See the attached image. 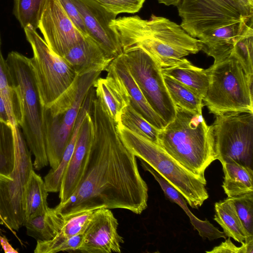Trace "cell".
I'll list each match as a JSON object with an SVG mask.
<instances>
[{
    "instance_id": "cell-18",
    "label": "cell",
    "mask_w": 253,
    "mask_h": 253,
    "mask_svg": "<svg viewBox=\"0 0 253 253\" xmlns=\"http://www.w3.org/2000/svg\"><path fill=\"white\" fill-rule=\"evenodd\" d=\"M62 58L78 76L92 71H106L114 59L88 35L73 46Z\"/></svg>"
},
{
    "instance_id": "cell-2",
    "label": "cell",
    "mask_w": 253,
    "mask_h": 253,
    "mask_svg": "<svg viewBox=\"0 0 253 253\" xmlns=\"http://www.w3.org/2000/svg\"><path fill=\"white\" fill-rule=\"evenodd\" d=\"M110 27L124 52L141 49L161 68L172 66L203 47L201 41L191 37L180 25L153 14L149 20L137 15L120 17L111 22Z\"/></svg>"
},
{
    "instance_id": "cell-26",
    "label": "cell",
    "mask_w": 253,
    "mask_h": 253,
    "mask_svg": "<svg viewBox=\"0 0 253 253\" xmlns=\"http://www.w3.org/2000/svg\"><path fill=\"white\" fill-rule=\"evenodd\" d=\"M48 193L44 181L33 170L24 192V223L45 212L48 209Z\"/></svg>"
},
{
    "instance_id": "cell-12",
    "label": "cell",
    "mask_w": 253,
    "mask_h": 253,
    "mask_svg": "<svg viewBox=\"0 0 253 253\" xmlns=\"http://www.w3.org/2000/svg\"><path fill=\"white\" fill-rule=\"evenodd\" d=\"M102 72L92 71L80 77L77 97L64 114L52 115L42 107V126L48 164L54 170L58 167L69 142L84 100Z\"/></svg>"
},
{
    "instance_id": "cell-33",
    "label": "cell",
    "mask_w": 253,
    "mask_h": 253,
    "mask_svg": "<svg viewBox=\"0 0 253 253\" xmlns=\"http://www.w3.org/2000/svg\"><path fill=\"white\" fill-rule=\"evenodd\" d=\"M45 0H14L13 13L21 27H28L36 30Z\"/></svg>"
},
{
    "instance_id": "cell-19",
    "label": "cell",
    "mask_w": 253,
    "mask_h": 253,
    "mask_svg": "<svg viewBox=\"0 0 253 253\" xmlns=\"http://www.w3.org/2000/svg\"><path fill=\"white\" fill-rule=\"evenodd\" d=\"M106 71V77L98 78L93 84L95 95L102 101L118 124L123 110L130 103V99L124 84L109 65Z\"/></svg>"
},
{
    "instance_id": "cell-36",
    "label": "cell",
    "mask_w": 253,
    "mask_h": 253,
    "mask_svg": "<svg viewBox=\"0 0 253 253\" xmlns=\"http://www.w3.org/2000/svg\"><path fill=\"white\" fill-rule=\"evenodd\" d=\"M108 11L117 15L120 13L133 14L142 7L145 0H94Z\"/></svg>"
},
{
    "instance_id": "cell-37",
    "label": "cell",
    "mask_w": 253,
    "mask_h": 253,
    "mask_svg": "<svg viewBox=\"0 0 253 253\" xmlns=\"http://www.w3.org/2000/svg\"><path fill=\"white\" fill-rule=\"evenodd\" d=\"M208 253H253V237L248 239L242 244L241 246L237 247L231 241L230 237L225 239L224 242L214 247L211 251H206Z\"/></svg>"
},
{
    "instance_id": "cell-24",
    "label": "cell",
    "mask_w": 253,
    "mask_h": 253,
    "mask_svg": "<svg viewBox=\"0 0 253 253\" xmlns=\"http://www.w3.org/2000/svg\"><path fill=\"white\" fill-rule=\"evenodd\" d=\"M162 73L188 86L203 99L205 97L210 82L207 69L195 66L183 58L172 66L162 68Z\"/></svg>"
},
{
    "instance_id": "cell-27",
    "label": "cell",
    "mask_w": 253,
    "mask_h": 253,
    "mask_svg": "<svg viewBox=\"0 0 253 253\" xmlns=\"http://www.w3.org/2000/svg\"><path fill=\"white\" fill-rule=\"evenodd\" d=\"M64 216L55 208H50L44 213L25 222L23 225L27 234L37 241H45L53 239L61 229Z\"/></svg>"
},
{
    "instance_id": "cell-20",
    "label": "cell",
    "mask_w": 253,
    "mask_h": 253,
    "mask_svg": "<svg viewBox=\"0 0 253 253\" xmlns=\"http://www.w3.org/2000/svg\"><path fill=\"white\" fill-rule=\"evenodd\" d=\"M122 81L128 93L130 104L145 120L159 130L166 126L163 120L153 110L132 76L125 61L123 53L109 64Z\"/></svg>"
},
{
    "instance_id": "cell-23",
    "label": "cell",
    "mask_w": 253,
    "mask_h": 253,
    "mask_svg": "<svg viewBox=\"0 0 253 253\" xmlns=\"http://www.w3.org/2000/svg\"><path fill=\"white\" fill-rule=\"evenodd\" d=\"M93 98L94 94L92 93L87 94L58 167L54 170L51 169L44 177V181L48 192H57L60 190L61 181L73 154L80 127L90 109Z\"/></svg>"
},
{
    "instance_id": "cell-14",
    "label": "cell",
    "mask_w": 253,
    "mask_h": 253,
    "mask_svg": "<svg viewBox=\"0 0 253 253\" xmlns=\"http://www.w3.org/2000/svg\"><path fill=\"white\" fill-rule=\"evenodd\" d=\"M78 9L88 36L111 58L123 53L118 37L110 25L117 15L106 10L94 0H72Z\"/></svg>"
},
{
    "instance_id": "cell-29",
    "label": "cell",
    "mask_w": 253,
    "mask_h": 253,
    "mask_svg": "<svg viewBox=\"0 0 253 253\" xmlns=\"http://www.w3.org/2000/svg\"><path fill=\"white\" fill-rule=\"evenodd\" d=\"M1 47L0 34V94L7 105L13 124L19 126L21 119L20 101Z\"/></svg>"
},
{
    "instance_id": "cell-22",
    "label": "cell",
    "mask_w": 253,
    "mask_h": 253,
    "mask_svg": "<svg viewBox=\"0 0 253 253\" xmlns=\"http://www.w3.org/2000/svg\"><path fill=\"white\" fill-rule=\"evenodd\" d=\"M140 161L143 169L149 171L158 182L165 196L183 209L188 216L194 229L198 231L201 237L210 240L220 238L226 239V236L224 232L219 230L208 220H202L195 216L188 208L187 202L182 195L147 163L142 160Z\"/></svg>"
},
{
    "instance_id": "cell-6",
    "label": "cell",
    "mask_w": 253,
    "mask_h": 253,
    "mask_svg": "<svg viewBox=\"0 0 253 253\" xmlns=\"http://www.w3.org/2000/svg\"><path fill=\"white\" fill-rule=\"evenodd\" d=\"M209 87L203 99L209 112L215 115L227 113L253 112V79L232 54L207 69Z\"/></svg>"
},
{
    "instance_id": "cell-13",
    "label": "cell",
    "mask_w": 253,
    "mask_h": 253,
    "mask_svg": "<svg viewBox=\"0 0 253 253\" xmlns=\"http://www.w3.org/2000/svg\"><path fill=\"white\" fill-rule=\"evenodd\" d=\"M38 28L51 50L62 58L85 37L74 26L59 0H45Z\"/></svg>"
},
{
    "instance_id": "cell-41",
    "label": "cell",
    "mask_w": 253,
    "mask_h": 253,
    "mask_svg": "<svg viewBox=\"0 0 253 253\" xmlns=\"http://www.w3.org/2000/svg\"><path fill=\"white\" fill-rule=\"evenodd\" d=\"M241 3L251 12H253V4L249 0H239Z\"/></svg>"
},
{
    "instance_id": "cell-30",
    "label": "cell",
    "mask_w": 253,
    "mask_h": 253,
    "mask_svg": "<svg viewBox=\"0 0 253 253\" xmlns=\"http://www.w3.org/2000/svg\"><path fill=\"white\" fill-rule=\"evenodd\" d=\"M163 75L168 91L175 106L193 112L202 113L204 106L203 99L197 93L178 81Z\"/></svg>"
},
{
    "instance_id": "cell-10",
    "label": "cell",
    "mask_w": 253,
    "mask_h": 253,
    "mask_svg": "<svg viewBox=\"0 0 253 253\" xmlns=\"http://www.w3.org/2000/svg\"><path fill=\"white\" fill-rule=\"evenodd\" d=\"M15 161L12 178L0 180V220L12 232L23 225V199L25 187L32 171L30 151L18 126H13Z\"/></svg>"
},
{
    "instance_id": "cell-42",
    "label": "cell",
    "mask_w": 253,
    "mask_h": 253,
    "mask_svg": "<svg viewBox=\"0 0 253 253\" xmlns=\"http://www.w3.org/2000/svg\"><path fill=\"white\" fill-rule=\"evenodd\" d=\"M249 1L250 2L251 4H253V0H249Z\"/></svg>"
},
{
    "instance_id": "cell-17",
    "label": "cell",
    "mask_w": 253,
    "mask_h": 253,
    "mask_svg": "<svg viewBox=\"0 0 253 253\" xmlns=\"http://www.w3.org/2000/svg\"><path fill=\"white\" fill-rule=\"evenodd\" d=\"M94 210L85 211L63 216L64 221L60 232L52 239L37 241L35 253H55L77 252L80 248L83 234Z\"/></svg>"
},
{
    "instance_id": "cell-21",
    "label": "cell",
    "mask_w": 253,
    "mask_h": 253,
    "mask_svg": "<svg viewBox=\"0 0 253 253\" xmlns=\"http://www.w3.org/2000/svg\"><path fill=\"white\" fill-rule=\"evenodd\" d=\"M251 20L227 25L204 34L198 39L203 44L202 50L213 57L214 61L230 55L237 40Z\"/></svg>"
},
{
    "instance_id": "cell-9",
    "label": "cell",
    "mask_w": 253,
    "mask_h": 253,
    "mask_svg": "<svg viewBox=\"0 0 253 253\" xmlns=\"http://www.w3.org/2000/svg\"><path fill=\"white\" fill-rule=\"evenodd\" d=\"M211 126L216 160H232L253 169V112L215 115Z\"/></svg>"
},
{
    "instance_id": "cell-38",
    "label": "cell",
    "mask_w": 253,
    "mask_h": 253,
    "mask_svg": "<svg viewBox=\"0 0 253 253\" xmlns=\"http://www.w3.org/2000/svg\"><path fill=\"white\" fill-rule=\"evenodd\" d=\"M59 0L76 28L84 36H87L82 16L73 0Z\"/></svg>"
},
{
    "instance_id": "cell-16",
    "label": "cell",
    "mask_w": 253,
    "mask_h": 253,
    "mask_svg": "<svg viewBox=\"0 0 253 253\" xmlns=\"http://www.w3.org/2000/svg\"><path fill=\"white\" fill-rule=\"evenodd\" d=\"M93 132L89 109L80 127L73 154L61 181L59 191L60 203L72 195L79 183L89 154Z\"/></svg>"
},
{
    "instance_id": "cell-31",
    "label": "cell",
    "mask_w": 253,
    "mask_h": 253,
    "mask_svg": "<svg viewBox=\"0 0 253 253\" xmlns=\"http://www.w3.org/2000/svg\"><path fill=\"white\" fill-rule=\"evenodd\" d=\"M15 161V146L13 126L0 120V180L12 178Z\"/></svg>"
},
{
    "instance_id": "cell-28",
    "label": "cell",
    "mask_w": 253,
    "mask_h": 253,
    "mask_svg": "<svg viewBox=\"0 0 253 253\" xmlns=\"http://www.w3.org/2000/svg\"><path fill=\"white\" fill-rule=\"evenodd\" d=\"M214 220L222 227L226 237L232 238L240 243H243L253 236L250 235L231 202L227 198L214 205Z\"/></svg>"
},
{
    "instance_id": "cell-39",
    "label": "cell",
    "mask_w": 253,
    "mask_h": 253,
    "mask_svg": "<svg viewBox=\"0 0 253 253\" xmlns=\"http://www.w3.org/2000/svg\"><path fill=\"white\" fill-rule=\"evenodd\" d=\"M0 120L3 122L10 124L12 126L13 125L10 116L9 115L7 105L0 94Z\"/></svg>"
},
{
    "instance_id": "cell-32",
    "label": "cell",
    "mask_w": 253,
    "mask_h": 253,
    "mask_svg": "<svg viewBox=\"0 0 253 253\" xmlns=\"http://www.w3.org/2000/svg\"><path fill=\"white\" fill-rule=\"evenodd\" d=\"M118 124L158 143L160 130L145 120L130 103L123 110Z\"/></svg>"
},
{
    "instance_id": "cell-5",
    "label": "cell",
    "mask_w": 253,
    "mask_h": 253,
    "mask_svg": "<svg viewBox=\"0 0 253 253\" xmlns=\"http://www.w3.org/2000/svg\"><path fill=\"white\" fill-rule=\"evenodd\" d=\"M125 146L136 157L147 163L184 197L190 206L198 209L209 198L206 179L184 168L158 143L117 124Z\"/></svg>"
},
{
    "instance_id": "cell-40",
    "label": "cell",
    "mask_w": 253,
    "mask_h": 253,
    "mask_svg": "<svg viewBox=\"0 0 253 253\" xmlns=\"http://www.w3.org/2000/svg\"><path fill=\"white\" fill-rule=\"evenodd\" d=\"M180 0H157L159 3L164 4L167 6H176Z\"/></svg>"
},
{
    "instance_id": "cell-1",
    "label": "cell",
    "mask_w": 253,
    "mask_h": 253,
    "mask_svg": "<svg viewBox=\"0 0 253 253\" xmlns=\"http://www.w3.org/2000/svg\"><path fill=\"white\" fill-rule=\"evenodd\" d=\"M90 113L94 132L84 171L75 191L55 209L63 216L100 208L141 214L147 207L148 188L136 157L124 144L117 123L95 95Z\"/></svg>"
},
{
    "instance_id": "cell-3",
    "label": "cell",
    "mask_w": 253,
    "mask_h": 253,
    "mask_svg": "<svg viewBox=\"0 0 253 253\" xmlns=\"http://www.w3.org/2000/svg\"><path fill=\"white\" fill-rule=\"evenodd\" d=\"M175 109L174 119L159 131L158 144L184 168L206 179V169L216 160L212 126L202 113Z\"/></svg>"
},
{
    "instance_id": "cell-8",
    "label": "cell",
    "mask_w": 253,
    "mask_h": 253,
    "mask_svg": "<svg viewBox=\"0 0 253 253\" xmlns=\"http://www.w3.org/2000/svg\"><path fill=\"white\" fill-rule=\"evenodd\" d=\"M181 27L199 39L216 28L253 19L239 0H180L177 5Z\"/></svg>"
},
{
    "instance_id": "cell-4",
    "label": "cell",
    "mask_w": 253,
    "mask_h": 253,
    "mask_svg": "<svg viewBox=\"0 0 253 253\" xmlns=\"http://www.w3.org/2000/svg\"><path fill=\"white\" fill-rule=\"evenodd\" d=\"M21 105L19 124L27 145L34 156L33 166L40 170L48 164L42 126V106L31 59L12 51L6 59Z\"/></svg>"
},
{
    "instance_id": "cell-15",
    "label": "cell",
    "mask_w": 253,
    "mask_h": 253,
    "mask_svg": "<svg viewBox=\"0 0 253 253\" xmlns=\"http://www.w3.org/2000/svg\"><path fill=\"white\" fill-rule=\"evenodd\" d=\"M118 222L110 209L94 210L83 233L77 252L83 253H120L124 239L118 232Z\"/></svg>"
},
{
    "instance_id": "cell-35",
    "label": "cell",
    "mask_w": 253,
    "mask_h": 253,
    "mask_svg": "<svg viewBox=\"0 0 253 253\" xmlns=\"http://www.w3.org/2000/svg\"><path fill=\"white\" fill-rule=\"evenodd\" d=\"M248 234L253 236V192L227 197Z\"/></svg>"
},
{
    "instance_id": "cell-7",
    "label": "cell",
    "mask_w": 253,
    "mask_h": 253,
    "mask_svg": "<svg viewBox=\"0 0 253 253\" xmlns=\"http://www.w3.org/2000/svg\"><path fill=\"white\" fill-rule=\"evenodd\" d=\"M33 50L31 62L42 107H49L72 84L77 75L30 27L24 29Z\"/></svg>"
},
{
    "instance_id": "cell-34",
    "label": "cell",
    "mask_w": 253,
    "mask_h": 253,
    "mask_svg": "<svg viewBox=\"0 0 253 253\" xmlns=\"http://www.w3.org/2000/svg\"><path fill=\"white\" fill-rule=\"evenodd\" d=\"M238 60L247 75L253 78V22L248 24L231 52Z\"/></svg>"
},
{
    "instance_id": "cell-11",
    "label": "cell",
    "mask_w": 253,
    "mask_h": 253,
    "mask_svg": "<svg viewBox=\"0 0 253 253\" xmlns=\"http://www.w3.org/2000/svg\"><path fill=\"white\" fill-rule=\"evenodd\" d=\"M128 68L153 110L166 125L176 115L165 85L162 68L143 50L137 48L123 52Z\"/></svg>"
},
{
    "instance_id": "cell-25",
    "label": "cell",
    "mask_w": 253,
    "mask_h": 253,
    "mask_svg": "<svg viewBox=\"0 0 253 253\" xmlns=\"http://www.w3.org/2000/svg\"><path fill=\"white\" fill-rule=\"evenodd\" d=\"M221 163L224 173L222 187L227 197L253 192V169L232 160Z\"/></svg>"
}]
</instances>
